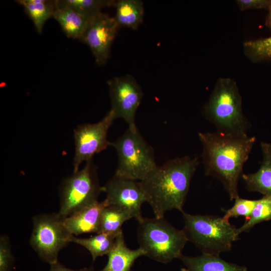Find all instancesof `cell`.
Returning <instances> with one entry per match:
<instances>
[{"label": "cell", "mask_w": 271, "mask_h": 271, "mask_svg": "<svg viewBox=\"0 0 271 271\" xmlns=\"http://www.w3.org/2000/svg\"><path fill=\"white\" fill-rule=\"evenodd\" d=\"M243 47L244 55L251 62L271 61V36L244 42Z\"/></svg>", "instance_id": "7402d4cb"}, {"label": "cell", "mask_w": 271, "mask_h": 271, "mask_svg": "<svg viewBox=\"0 0 271 271\" xmlns=\"http://www.w3.org/2000/svg\"><path fill=\"white\" fill-rule=\"evenodd\" d=\"M183 230L188 241L202 253L219 254L229 251L239 234L237 228L223 217L211 215H192L182 212Z\"/></svg>", "instance_id": "277c9868"}, {"label": "cell", "mask_w": 271, "mask_h": 271, "mask_svg": "<svg viewBox=\"0 0 271 271\" xmlns=\"http://www.w3.org/2000/svg\"><path fill=\"white\" fill-rule=\"evenodd\" d=\"M114 7L116 8L114 18L119 27L136 30L143 23L144 9L141 1H116Z\"/></svg>", "instance_id": "ac0fdd59"}, {"label": "cell", "mask_w": 271, "mask_h": 271, "mask_svg": "<svg viewBox=\"0 0 271 271\" xmlns=\"http://www.w3.org/2000/svg\"><path fill=\"white\" fill-rule=\"evenodd\" d=\"M262 161L259 169L254 173L243 174L241 177L248 191L271 196V145L260 144Z\"/></svg>", "instance_id": "9a60e30c"}, {"label": "cell", "mask_w": 271, "mask_h": 271, "mask_svg": "<svg viewBox=\"0 0 271 271\" xmlns=\"http://www.w3.org/2000/svg\"><path fill=\"white\" fill-rule=\"evenodd\" d=\"M53 18L59 23L66 36L80 40L91 18L78 13L61 0L53 1Z\"/></svg>", "instance_id": "5bb4252c"}, {"label": "cell", "mask_w": 271, "mask_h": 271, "mask_svg": "<svg viewBox=\"0 0 271 271\" xmlns=\"http://www.w3.org/2000/svg\"><path fill=\"white\" fill-rule=\"evenodd\" d=\"M179 259L190 271H247L246 266L228 262L219 254L202 253L189 256L182 254Z\"/></svg>", "instance_id": "e0dca14e"}, {"label": "cell", "mask_w": 271, "mask_h": 271, "mask_svg": "<svg viewBox=\"0 0 271 271\" xmlns=\"http://www.w3.org/2000/svg\"><path fill=\"white\" fill-rule=\"evenodd\" d=\"M233 206L226 210L222 217L224 219L229 221L230 218L245 217L246 220L249 219L251 212L257 202V200H249L241 198L238 196L234 199Z\"/></svg>", "instance_id": "d4e9b609"}, {"label": "cell", "mask_w": 271, "mask_h": 271, "mask_svg": "<svg viewBox=\"0 0 271 271\" xmlns=\"http://www.w3.org/2000/svg\"><path fill=\"white\" fill-rule=\"evenodd\" d=\"M13 263L10 239L7 235L3 234L0 237V271H10Z\"/></svg>", "instance_id": "484cf974"}, {"label": "cell", "mask_w": 271, "mask_h": 271, "mask_svg": "<svg viewBox=\"0 0 271 271\" xmlns=\"http://www.w3.org/2000/svg\"><path fill=\"white\" fill-rule=\"evenodd\" d=\"M111 107L115 118L123 119L128 127L137 128L136 114L143 96L141 86L130 75L115 77L107 81Z\"/></svg>", "instance_id": "30bf717a"}, {"label": "cell", "mask_w": 271, "mask_h": 271, "mask_svg": "<svg viewBox=\"0 0 271 271\" xmlns=\"http://www.w3.org/2000/svg\"><path fill=\"white\" fill-rule=\"evenodd\" d=\"M131 218V215L125 210L114 206H106L101 212L99 233L118 234L122 231L124 222Z\"/></svg>", "instance_id": "44dd1931"}, {"label": "cell", "mask_w": 271, "mask_h": 271, "mask_svg": "<svg viewBox=\"0 0 271 271\" xmlns=\"http://www.w3.org/2000/svg\"><path fill=\"white\" fill-rule=\"evenodd\" d=\"M199 163L196 157L170 159L157 166L140 181L156 218H164L167 211L174 209L183 211L191 179Z\"/></svg>", "instance_id": "7a4b0ae2"}, {"label": "cell", "mask_w": 271, "mask_h": 271, "mask_svg": "<svg viewBox=\"0 0 271 271\" xmlns=\"http://www.w3.org/2000/svg\"><path fill=\"white\" fill-rule=\"evenodd\" d=\"M108 261L105 266L99 271H130L135 260L146 255L145 251L139 247L130 249L125 243L122 231L117 236L114 245L107 254Z\"/></svg>", "instance_id": "2e32d148"}, {"label": "cell", "mask_w": 271, "mask_h": 271, "mask_svg": "<svg viewBox=\"0 0 271 271\" xmlns=\"http://www.w3.org/2000/svg\"><path fill=\"white\" fill-rule=\"evenodd\" d=\"M115 119L113 112L110 110L99 121L82 124L75 129L73 172L79 170L83 162L92 160L94 155L110 146L107 133Z\"/></svg>", "instance_id": "9c48e42d"}, {"label": "cell", "mask_w": 271, "mask_h": 271, "mask_svg": "<svg viewBox=\"0 0 271 271\" xmlns=\"http://www.w3.org/2000/svg\"><path fill=\"white\" fill-rule=\"evenodd\" d=\"M64 4L71 7L78 13L91 18L101 12L105 7H114V0H61Z\"/></svg>", "instance_id": "cb8c5ba5"}, {"label": "cell", "mask_w": 271, "mask_h": 271, "mask_svg": "<svg viewBox=\"0 0 271 271\" xmlns=\"http://www.w3.org/2000/svg\"><path fill=\"white\" fill-rule=\"evenodd\" d=\"M202 114L217 131L236 136H246L251 123L243 113L242 97L236 82L220 77L216 81Z\"/></svg>", "instance_id": "3957f363"}, {"label": "cell", "mask_w": 271, "mask_h": 271, "mask_svg": "<svg viewBox=\"0 0 271 271\" xmlns=\"http://www.w3.org/2000/svg\"><path fill=\"white\" fill-rule=\"evenodd\" d=\"M270 0H237V5L240 10L245 11L249 9L268 10L270 3Z\"/></svg>", "instance_id": "4316f807"}, {"label": "cell", "mask_w": 271, "mask_h": 271, "mask_svg": "<svg viewBox=\"0 0 271 271\" xmlns=\"http://www.w3.org/2000/svg\"><path fill=\"white\" fill-rule=\"evenodd\" d=\"M119 26L114 17L100 12L90 18L80 40L91 50L96 64L104 65Z\"/></svg>", "instance_id": "7c38bea8"}, {"label": "cell", "mask_w": 271, "mask_h": 271, "mask_svg": "<svg viewBox=\"0 0 271 271\" xmlns=\"http://www.w3.org/2000/svg\"><path fill=\"white\" fill-rule=\"evenodd\" d=\"M48 271H94L91 268H84L78 270H74L68 268L58 261L57 263L50 265Z\"/></svg>", "instance_id": "83f0119b"}, {"label": "cell", "mask_w": 271, "mask_h": 271, "mask_svg": "<svg viewBox=\"0 0 271 271\" xmlns=\"http://www.w3.org/2000/svg\"><path fill=\"white\" fill-rule=\"evenodd\" d=\"M107 206L104 200L87 205L64 219V224L74 236L99 232L101 212Z\"/></svg>", "instance_id": "4fadbf2b"}, {"label": "cell", "mask_w": 271, "mask_h": 271, "mask_svg": "<svg viewBox=\"0 0 271 271\" xmlns=\"http://www.w3.org/2000/svg\"><path fill=\"white\" fill-rule=\"evenodd\" d=\"M32 21L37 32L41 34L46 21L53 18V1L18 0Z\"/></svg>", "instance_id": "d6986e66"}, {"label": "cell", "mask_w": 271, "mask_h": 271, "mask_svg": "<svg viewBox=\"0 0 271 271\" xmlns=\"http://www.w3.org/2000/svg\"><path fill=\"white\" fill-rule=\"evenodd\" d=\"M180 271H190L188 269L186 268H182Z\"/></svg>", "instance_id": "f546056e"}, {"label": "cell", "mask_w": 271, "mask_h": 271, "mask_svg": "<svg viewBox=\"0 0 271 271\" xmlns=\"http://www.w3.org/2000/svg\"><path fill=\"white\" fill-rule=\"evenodd\" d=\"M110 146L117 153L116 176L141 181L157 166L153 148L138 128L128 127Z\"/></svg>", "instance_id": "8992f818"}, {"label": "cell", "mask_w": 271, "mask_h": 271, "mask_svg": "<svg viewBox=\"0 0 271 271\" xmlns=\"http://www.w3.org/2000/svg\"><path fill=\"white\" fill-rule=\"evenodd\" d=\"M268 11V13L266 18L265 25L271 30V1Z\"/></svg>", "instance_id": "f1b7e54d"}, {"label": "cell", "mask_w": 271, "mask_h": 271, "mask_svg": "<svg viewBox=\"0 0 271 271\" xmlns=\"http://www.w3.org/2000/svg\"><path fill=\"white\" fill-rule=\"evenodd\" d=\"M103 191L97 167L92 160L64 179L60 189V208L58 214L65 218L82 208L98 201Z\"/></svg>", "instance_id": "52a82bcc"}, {"label": "cell", "mask_w": 271, "mask_h": 271, "mask_svg": "<svg viewBox=\"0 0 271 271\" xmlns=\"http://www.w3.org/2000/svg\"><path fill=\"white\" fill-rule=\"evenodd\" d=\"M102 188L107 206L125 210L139 223L143 220L141 206L147 199L140 181L114 175Z\"/></svg>", "instance_id": "8fae6325"}, {"label": "cell", "mask_w": 271, "mask_h": 271, "mask_svg": "<svg viewBox=\"0 0 271 271\" xmlns=\"http://www.w3.org/2000/svg\"><path fill=\"white\" fill-rule=\"evenodd\" d=\"M271 219V196H263L257 200V202L251 212L250 217L239 228H237L240 234L243 232L248 231L256 224Z\"/></svg>", "instance_id": "603a6c76"}, {"label": "cell", "mask_w": 271, "mask_h": 271, "mask_svg": "<svg viewBox=\"0 0 271 271\" xmlns=\"http://www.w3.org/2000/svg\"><path fill=\"white\" fill-rule=\"evenodd\" d=\"M138 238L146 256L163 263L179 258L188 241L182 230H179L164 218H145L139 223Z\"/></svg>", "instance_id": "5b68a950"}, {"label": "cell", "mask_w": 271, "mask_h": 271, "mask_svg": "<svg viewBox=\"0 0 271 271\" xmlns=\"http://www.w3.org/2000/svg\"><path fill=\"white\" fill-rule=\"evenodd\" d=\"M118 235L99 233L88 238H79L73 235L71 242L85 247L89 251L93 261H94L98 257L108 254L113 247Z\"/></svg>", "instance_id": "ffe728a7"}, {"label": "cell", "mask_w": 271, "mask_h": 271, "mask_svg": "<svg viewBox=\"0 0 271 271\" xmlns=\"http://www.w3.org/2000/svg\"><path fill=\"white\" fill-rule=\"evenodd\" d=\"M73 236L58 213L40 214L33 218L30 244L39 257L50 265L58 261L60 250L71 242Z\"/></svg>", "instance_id": "ba28073f"}, {"label": "cell", "mask_w": 271, "mask_h": 271, "mask_svg": "<svg viewBox=\"0 0 271 271\" xmlns=\"http://www.w3.org/2000/svg\"><path fill=\"white\" fill-rule=\"evenodd\" d=\"M202 146L205 175L219 180L231 201L238 196V184L243 168L256 141L255 137L218 131L198 133Z\"/></svg>", "instance_id": "6da1fadb"}]
</instances>
